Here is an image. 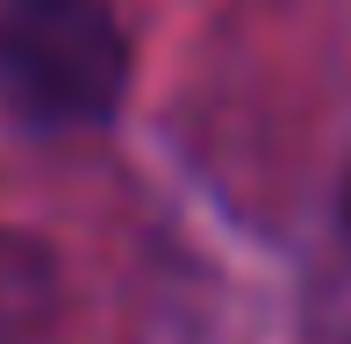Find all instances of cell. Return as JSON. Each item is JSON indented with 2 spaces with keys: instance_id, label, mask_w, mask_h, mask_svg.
Segmentation results:
<instances>
[{
  "instance_id": "1",
  "label": "cell",
  "mask_w": 351,
  "mask_h": 344,
  "mask_svg": "<svg viewBox=\"0 0 351 344\" xmlns=\"http://www.w3.org/2000/svg\"><path fill=\"white\" fill-rule=\"evenodd\" d=\"M0 93L36 130H93L130 93V29L108 0H0Z\"/></svg>"
},
{
  "instance_id": "2",
  "label": "cell",
  "mask_w": 351,
  "mask_h": 344,
  "mask_svg": "<svg viewBox=\"0 0 351 344\" xmlns=\"http://www.w3.org/2000/svg\"><path fill=\"white\" fill-rule=\"evenodd\" d=\"M58 316V265L43 244L0 230V344H43Z\"/></svg>"
},
{
  "instance_id": "3",
  "label": "cell",
  "mask_w": 351,
  "mask_h": 344,
  "mask_svg": "<svg viewBox=\"0 0 351 344\" xmlns=\"http://www.w3.org/2000/svg\"><path fill=\"white\" fill-rule=\"evenodd\" d=\"M337 223H344V244H351V165H344V186H337Z\"/></svg>"
}]
</instances>
